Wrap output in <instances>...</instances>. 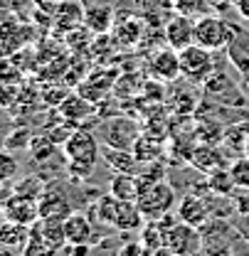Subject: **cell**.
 I'll return each mask as SVG.
<instances>
[{
    "label": "cell",
    "mask_w": 249,
    "mask_h": 256,
    "mask_svg": "<svg viewBox=\"0 0 249 256\" xmlns=\"http://www.w3.org/2000/svg\"><path fill=\"white\" fill-rule=\"evenodd\" d=\"M64 156H67V172L74 180H84L92 175L96 160L101 158V150L94 133H89L87 128H77L64 140Z\"/></svg>",
    "instance_id": "1"
},
{
    "label": "cell",
    "mask_w": 249,
    "mask_h": 256,
    "mask_svg": "<svg viewBox=\"0 0 249 256\" xmlns=\"http://www.w3.org/2000/svg\"><path fill=\"white\" fill-rule=\"evenodd\" d=\"M136 204H138V210L146 220H160L178 207V194H175V188L170 182L158 180L151 188L141 190Z\"/></svg>",
    "instance_id": "2"
},
{
    "label": "cell",
    "mask_w": 249,
    "mask_h": 256,
    "mask_svg": "<svg viewBox=\"0 0 249 256\" xmlns=\"http://www.w3.org/2000/svg\"><path fill=\"white\" fill-rule=\"evenodd\" d=\"M234 22L217 18V15H200L195 18V44L205 47V50H224L229 37H232Z\"/></svg>",
    "instance_id": "3"
},
{
    "label": "cell",
    "mask_w": 249,
    "mask_h": 256,
    "mask_svg": "<svg viewBox=\"0 0 249 256\" xmlns=\"http://www.w3.org/2000/svg\"><path fill=\"white\" fill-rule=\"evenodd\" d=\"M178 57H180V76H185L190 84H205L215 72L212 50H205L200 44H190L180 50Z\"/></svg>",
    "instance_id": "4"
},
{
    "label": "cell",
    "mask_w": 249,
    "mask_h": 256,
    "mask_svg": "<svg viewBox=\"0 0 249 256\" xmlns=\"http://www.w3.org/2000/svg\"><path fill=\"white\" fill-rule=\"evenodd\" d=\"M101 138H104V146H111V148H124V150H133L138 136L143 133L138 121L128 118V116H111L109 121H104V126L99 128Z\"/></svg>",
    "instance_id": "5"
},
{
    "label": "cell",
    "mask_w": 249,
    "mask_h": 256,
    "mask_svg": "<svg viewBox=\"0 0 249 256\" xmlns=\"http://www.w3.org/2000/svg\"><path fill=\"white\" fill-rule=\"evenodd\" d=\"M165 246H168L175 256H197L202 252V234H200V226H192V224L175 220V222L168 226Z\"/></svg>",
    "instance_id": "6"
},
{
    "label": "cell",
    "mask_w": 249,
    "mask_h": 256,
    "mask_svg": "<svg viewBox=\"0 0 249 256\" xmlns=\"http://www.w3.org/2000/svg\"><path fill=\"white\" fill-rule=\"evenodd\" d=\"M205 86V96L217 101V104H224V106H244V92L237 89V84L224 74V72H212L210 79L202 84Z\"/></svg>",
    "instance_id": "7"
},
{
    "label": "cell",
    "mask_w": 249,
    "mask_h": 256,
    "mask_svg": "<svg viewBox=\"0 0 249 256\" xmlns=\"http://www.w3.org/2000/svg\"><path fill=\"white\" fill-rule=\"evenodd\" d=\"M148 74L151 79L163 82V84H173L180 76V57L173 47L165 50H156L148 60Z\"/></svg>",
    "instance_id": "8"
},
{
    "label": "cell",
    "mask_w": 249,
    "mask_h": 256,
    "mask_svg": "<svg viewBox=\"0 0 249 256\" xmlns=\"http://www.w3.org/2000/svg\"><path fill=\"white\" fill-rule=\"evenodd\" d=\"M3 212L13 222L32 226L35 222H40V200L28 197V194H20V192H10V197L3 204Z\"/></svg>",
    "instance_id": "9"
},
{
    "label": "cell",
    "mask_w": 249,
    "mask_h": 256,
    "mask_svg": "<svg viewBox=\"0 0 249 256\" xmlns=\"http://www.w3.org/2000/svg\"><path fill=\"white\" fill-rule=\"evenodd\" d=\"M163 37H165V44L173 47L175 52L185 50L190 44H195V18L190 15H175L168 20L165 30H163Z\"/></svg>",
    "instance_id": "10"
},
{
    "label": "cell",
    "mask_w": 249,
    "mask_h": 256,
    "mask_svg": "<svg viewBox=\"0 0 249 256\" xmlns=\"http://www.w3.org/2000/svg\"><path fill=\"white\" fill-rule=\"evenodd\" d=\"M62 224H64V236H67V244L69 246H84V244L92 246L94 242H96L94 224L84 212H72Z\"/></svg>",
    "instance_id": "11"
},
{
    "label": "cell",
    "mask_w": 249,
    "mask_h": 256,
    "mask_svg": "<svg viewBox=\"0 0 249 256\" xmlns=\"http://www.w3.org/2000/svg\"><path fill=\"white\" fill-rule=\"evenodd\" d=\"M224 52H227L232 66L242 76H249V30L247 28H239V25L232 28V37H229Z\"/></svg>",
    "instance_id": "12"
},
{
    "label": "cell",
    "mask_w": 249,
    "mask_h": 256,
    "mask_svg": "<svg viewBox=\"0 0 249 256\" xmlns=\"http://www.w3.org/2000/svg\"><path fill=\"white\" fill-rule=\"evenodd\" d=\"M210 217H212V210H210L207 200H202L197 194H183L180 197V202H178V220L180 222H187L202 229Z\"/></svg>",
    "instance_id": "13"
},
{
    "label": "cell",
    "mask_w": 249,
    "mask_h": 256,
    "mask_svg": "<svg viewBox=\"0 0 249 256\" xmlns=\"http://www.w3.org/2000/svg\"><path fill=\"white\" fill-rule=\"evenodd\" d=\"M50 18L55 20V28H60L67 34L69 30H74L84 22V5H82V0H62L52 8Z\"/></svg>",
    "instance_id": "14"
},
{
    "label": "cell",
    "mask_w": 249,
    "mask_h": 256,
    "mask_svg": "<svg viewBox=\"0 0 249 256\" xmlns=\"http://www.w3.org/2000/svg\"><path fill=\"white\" fill-rule=\"evenodd\" d=\"M72 204L62 192L45 190L40 197V220H50V222H64L72 214Z\"/></svg>",
    "instance_id": "15"
},
{
    "label": "cell",
    "mask_w": 249,
    "mask_h": 256,
    "mask_svg": "<svg viewBox=\"0 0 249 256\" xmlns=\"http://www.w3.org/2000/svg\"><path fill=\"white\" fill-rule=\"evenodd\" d=\"M101 158L104 162L114 170V172H128V175H138L143 170V162L136 158L133 150H124V148H111L104 146L101 148Z\"/></svg>",
    "instance_id": "16"
},
{
    "label": "cell",
    "mask_w": 249,
    "mask_h": 256,
    "mask_svg": "<svg viewBox=\"0 0 249 256\" xmlns=\"http://www.w3.org/2000/svg\"><path fill=\"white\" fill-rule=\"evenodd\" d=\"M109 34L114 37V42H116L119 47H133V44H138L141 37H143V22H141L138 18H133V15L116 18Z\"/></svg>",
    "instance_id": "17"
},
{
    "label": "cell",
    "mask_w": 249,
    "mask_h": 256,
    "mask_svg": "<svg viewBox=\"0 0 249 256\" xmlns=\"http://www.w3.org/2000/svg\"><path fill=\"white\" fill-rule=\"evenodd\" d=\"M111 86H114V72H94L92 76H87L79 84L77 94L89 98L92 104H99V101H104V96L111 92Z\"/></svg>",
    "instance_id": "18"
},
{
    "label": "cell",
    "mask_w": 249,
    "mask_h": 256,
    "mask_svg": "<svg viewBox=\"0 0 249 256\" xmlns=\"http://www.w3.org/2000/svg\"><path fill=\"white\" fill-rule=\"evenodd\" d=\"M165 138L163 136H156V133H141L138 136V140H136V146H133V153H136V158L141 160L143 165H148V162H160L163 156H165V143H163Z\"/></svg>",
    "instance_id": "19"
},
{
    "label": "cell",
    "mask_w": 249,
    "mask_h": 256,
    "mask_svg": "<svg viewBox=\"0 0 249 256\" xmlns=\"http://www.w3.org/2000/svg\"><path fill=\"white\" fill-rule=\"evenodd\" d=\"M190 165L195 168V170H200V172H212L215 168H222L224 165V160H222V150H219L215 143H200V146H195L192 148V153H190Z\"/></svg>",
    "instance_id": "20"
},
{
    "label": "cell",
    "mask_w": 249,
    "mask_h": 256,
    "mask_svg": "<svg viewBox=\"0 0 249 256\" xmlns=\"http://www.w3.org/2000/svg\"><path fill=\"white\" fill-rule=\"evenodd\" d=\"M60 114L64 116L67 124H84L94 114V104L82 94H69L60 104Z\"/></svg>",
    "instance_id": "21"
},
{
    "label": "cell",
    "mask_w": 249,
    "mask_h": 256,
    "mask_svg": "<svg viewBox=\"0 0 249 256\" xmlns=\"http://www.w3.org/2000/svg\"><path fill=\"white\" fill-rule=\"evenodd\" d=\"M114 20H116L114 2H111V5H92V8H84V25H87L94 34L111 32Z\"/></svg>",
    "instance_id": "22"
},
{
    "label": "cell",
    "mask_w": 249,
    "mask_h": 256,
    "mask_svg": "<svg viewBox=\"0 0 249 256\" xmlns=\"http://www.w3.org/2000/svg\"><path fill=\"white\" fill-rule=\"evenodd\" d=\"M109 192L121 200V202H136L141 188H138V178L136 175H128V172H114L111 182H109Z\"/></svg>",
    "instance_id": "23"
},
{
    "label": "cell",
    "mask_w": 249,
    "mask_h": 256,
    "mask_svg": "<svg viewBox=\"0 0 249 256\" xmlns=\"http://www.w3.org/2000/svg\"><path fill=\"white\" fill-rule=\"evenodd\" d=\"M146 224V217L141 214L136 202H121L119 200V210H116V220L114 226L121 232H141V226Z\"/></svg>",
    "instance_id": "24"
},
{
    "label": "cell",
    "mask_w": 249,
    "mask_h": 256,
    "mask_svg": "<svg viewBox=\"0 0 249 256\" xmlns=\"http://www.w3.org/2000/svg\"><path fill=\"white\" fill-rule=\"evenodd\" d=\"M32 226L20 222H13V220H5L0 226V244L3 246H10V249H25L28 239H30Z\"/></svg>",
    "instance_id": "25"
},
{
    "label": "cell",
    "mask_w": 249,
    "mask_h": 256,
    "mask_svg": "<svg viewBox=\"0 0 249 256\" xmlns=\"http://www.w3.org/2000/svg\"><path fill=\"white\" fill-rule=\"evenodd\" d=\"M57 252H60V246H55V244L40 232L37 222L32 224L30 239H28V244H25V249H23V256H57Z\"/></svg>",
    "instance_id": "26"
},
{
    "label": "cell",
    "mask_w": 249,
    "mask_h": 256,
    "mask_svg": "<svg viewBox=\"0 0 249 256\" xmlns=\"http://www.w3.org/2000/svg\"><path fill=\"white\" fill-rule=\"evenodd\" d=\"M205 185H207V190L212 192V194H219V197H229L232 192L237 190V185H234V180H232V172H229V168H215L212 172H207V180H205Z\"/></svg>",
    "instance_id": "27"
},
{
    "label": "cell",
    "mask_w": 249,
    "mask_h": 256,
    "mask_svg": "<svg viewBox=\"0 0 249 256\" xmlns=\"http://www.w3.org/2000/svg\"><path fill=\"white\" fill-rule=\"evenodd\" d=\"M116 210H119V200H116L111 192H109V194H104V197H99V200H96V204H94V214H96L99 224H106V226H114Z\"/></svg>",
    "instance_id": "28"
},
{
    "label": "cell",
    "mask_w": 249,
    "mask_h": 256,
    "mask_svg": "<svg viewBox=\"0 0 249 256\" xmlns=\"http://www.w3.org/2000/svg\"><path fill=\"white\" fill-rule=\"evenodd\" d=\"M229 172H232V180H234V185L239 190H249V156L232 160Z\"/></svg>",
    "instance_id": "29"
},
{
    "label": "cell",
    "mask_w": 249,
    "mask_h": 256,
    "mask_svg": "<svg viewBox=\"0 0 249 256\" xmlns=\"http://www.w3.org/2000/svg\"><path fill=\"white\" fill-rule=\"evenodd\" d=\"M55 146H57V143H55L52 138H45V136H42V138H32L28 148H30V153L35 160H50L55 156Z\"/></svg>",
    "instance_id": "30"
},
{
    "label": "cell",
    "mask_w": 249,
    "mask_h": 256,
    "mask_svg": "<svg viewBox=\"0 0 249 256\" xmlns=\"http://www.w3.org/2000/svg\"><path fill=\"white\" fill-rule=\"evenodd\" d=\"M18 175V160L13 158L8 150H0V188L13 182Z\"/></svg>",
    "instance_id": "31"
},
{
    "label": "cell",
    "mask_w": 249,
    "mask_h": 256,
    "mask_svg": "<svg viewBox=\"0 0 249 256\" xmlns=\"http://www.w3.org/2000/svg\"><path fill=\"white\" fill-rule=\"evenodd\" d=\"M13 192H20V194H28V197L40 200V197H42V192H45V188H42V180H40L37 175H30V178H25L23 182H18Z\"/></svg>",
    "instance_id": "32"
},
{
    "label": "cell",
    "mask_w": 249,
    "mask_h": 256,
    "mask_svg": "<svg viewBox=\"0 0 249 256\" xmlns=\"http://www.w3.org/2000/svg\"><path fill=\"white\" fill-rule=\"evenodd\" d=\"M116 256H151V254L143 249V244H141V242H131V244L121 246Z\"/></svg>",
    "instance_id": "33"
},
{
    "label": "cell",
    "mask_w": 249,
    "mask_h": 256,
    "mask_svg": "<svg viewBox=\"0 0 249 256\" xmlns=\"http://www.w3.org/2000/svg\"><path fill=\"white\" fill-rule=\"evenodd\" d=\"M35 5H37V10H47V12H52V8L57 5V2H62V0H32Z\"/></svg>",
    "instance_id": "34"
},
{
    "label": "cell",
    "mask_w": 249,
    "mask_h": 256,
    "mask_svg": "<svg viewBox=\"0 0 249 256\" xmlns=\"http://www.w3.org/2000/svg\"><path fill=\"white\" fill-rule=\"evenodd\" d=\"M234 8L244 20H249V0H234Z\"/></svg>",
    "instance_id": "35"
},
{
    "label": "cell",
    "mask_w": 249,
    "mask_h": 256,
    "mask_svg": "<svg viewBox=\"0 0 249 256\" xmlns=\"http://www.w3.org/2000/svg\"><path fill=\"white\" fill-rule=\"evenodd\" d=\"M0 256H18V254H15V249H10V246H3V244H0Z\"/></svg>",
    "instance_id": "36"
},
{
    "label": "cell",
    "mask_w": 249,
    "mask_h": 256,
    "mask_svg": "<svg viewBox=\"0 0 249 256\" xmlns=\"http://www.w3.org/2000/svg\"><path fill=\"white\" fill-rule=\"evenodd\" d=\"M8 217H5V212H3V207H0V226H3V222H5Z\"/></svg>",
    "instance_id": "37"
},
{
    "label": "cell",
    "mask_w": 249,
    "mask_h": 256,
    "mask_svg": "<svg viewBox=\"0 0 249 256\" xmlns=\"http://www.w3.org/2000/svg\"><path fill=\"white\" fill-rule=\"evenodd\" d=\"M244 92H247V94H249V79H247V82H244Z\"/></svg>",
    "instance_id": "38"
},
{
    "label": "cell",
    "mask_w": 249,
    "mask_h": 256,
    "mask_svg": "<svg viewBox=\"0 0 249 256\" xmlns=\"http://www.w3.org/2000/svg\"><path fill=\"white\" fill-rule=\"evenodd\" d=\"M247 156H249V150H247Z\"/></svg>",
    "instance_id": "39"
},
{
    "label": "cell",
    "mask_w": 249,
    "mask_h": 256,
    "mask_svg": "<svg viewBox=\"0 0 249 256\" xmlns=\"http://www.w3.org/2000/svg\"><path fill=\"white\" fill-rule=\"evenodd\" d=\"M173 256H175V254H173Z\"/></svg>",
    "instance_id": "40"
}]
</instances>
